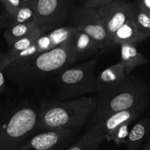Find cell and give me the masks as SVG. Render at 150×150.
Wrapping results in <instances>:
<instances>
[{"label":"cell","instance_id":"cell-14","mask_svg":"<svg viewBox=\"0 0 150 150\" xmlns=\"http://www.w3.org/2000/svg\"><path fill=\"white\" fill-rule=\"evenodd\" d=\"M73 47L76 61L92 57L100 53L96 42L87 34L80 31L76 30L73 35Z\"/></svg>","mask_w":150,"mask_h":150},{"label":"cell","instance_id":"cell-1","mask_svg":"<svg viewBox=\"0 0 150 150\" xmlns=\"http://www.w3.org/2000/svg\"><path fill=\"white\" fill-rule=\"evenodd\" d=\"M76 62L73 35L50 51L10 62L4 66V74L6 81L14 84L21 92L39 94L49 88L62 71Z\"/></svg>","mask_w":150,"mask_h":150},{"label":"cell","instance_id":"cell-5","mask_svg":"<svg viewBox=\"0 0 150 150\" xmlns=\"http://www.w3.org/2000/svg\"><path fill=\"white\" fill-rule=\"evenodd\" d=\"M96 63L97 60L93 59L62 71L56 79V99L65 101L95 93L96 76L94 71Z\"/></svg>","mask_w":150,"mask_h":150},{"label":"cell","instance_id":"cell-4","mask_svg":"<svg viewBox=\"0 0 150 150\" xmlns=\"http://www.w3.org/2000/svg\"><path fill=\"white\" fill-rule=\"evenodd\" d=\"M94 99L95 110L89 124L115 112L149 104V85L144 79L128 75L117 88L104 94L96 95Z\"/></svg>","mask_w":150,"mask_h":150},{"label":"cell","instance_id":"cell-3","mask_svg":"<svg viewBox=\"0 0 150 150\" xmlns=\"http://www.w3.org/2000/svg\"><path fill=\"white\" fill-rule=\"evenodd\" d=\"M39 103V129H70L77 132L89 121L95 110L93 97L65 101L43 97Z\"/></svg>","mask_w":150,"mask_h":150},{"label":"cell","instance_id":"cell-28","mask_svg":"<svg viewBox=\"0 0 150 150\" xmlns=\"http://www.w3.org/2000/svg\"><path fill=\"white\" fill-rule=\"evenodd\" d=\"M142 150H150V141H149V139H148L147 141H146V144H144V146Z\"/></svg>","mask_w":150,"mask_h":150},{"label":"cell","instance_id":"cell-13","mask_svg":"<svg viewBox=\"0 0 150 150\" xmlns=\"http://www.w3.org/2000/svg\"><path fill=\"white\" fill-rule=\"evenodd\" d=\"M120 46V63L126 75H129L139 66L146 64V57L138 51L136 44L125 43Z\"/></svg>","mask_w":150,"mask_h":150},{"label":"cell","instance_id":"cell-10","mask_svg":"<svg viewBox=\"0 0 150 150\" xmlns=\"http://www.w3.org/2000/svg\"><path fill=\"white\" fill-rule=\"evenodd\" d=\"M76 29L73 26H63L52 29L40 35L32 45L12 57L11 60L22 57H32L50 51L70 39Z\"/></svg>","mask_w":150,"mask_h":150},{"label":"cell","instance_id":"cell-26","mask_svg":"<svg viewBox=\"0 0 150 150\" xmlns=\"http://www.w3.org/2000/svg\"><path fill=\"white\" fill-rule=\"evenodd\" d=\"M136 7L139 10L150 13V0H138Z\"/></svg>","mask_w":150,"mask_h":150},{"label":"cell","instance_id":"cell-24","mask_svg":"<svg viewBox=\"0 0 150 150\" xmlns=\"http://www.w3.org/2000/svg\"><path fill=\"white\" fill-rule=\"evenodd\" d=\"M115 0H86L83 5L92 8H98Z\"/></svg>","mask_w":150,"mask_h":150},{"label":"cell","instance_id":"cell-20","mask_svg":"<svg viewBox=\"0 0 150 150\" xmlns=\"http://www.w3.org/2000/svg\"><path fill=\"white\" fill-rule=\"evenodd\" d=\"M38 26L39 25L37 23H24L18 24L6 28L3 36L6 40L8 49L17 40L27 35Z\"/></svg>","mask_w":150,"mask_h":150},{"label":"cell","instance_id":"cell-27","mask_svg":"<svg viewBox=\"0 0 150 150\" xmlns=\"http://www.w3.org/2000/svg\"><path fill=\"white\" fill-rule=\"evenodd\" d=\"M35 0H21L22 6H32L34 8H35Z\"/></svg>","mask_w":150,"mask_h":150},{"label":"cell","instance_id":"cell-18","mask_svg":"<svg viewBox=\"0 0 150 150\" xmlns=\"http://www.w3.org/2000/svg\"><path fill=\"white\" fill-rule=\"evenodd\" d=\"M48 30L46 28H43L42 26H39L37 27L35 30L31 32L30 33L28 34L26 36L17 40L10 48L8 49V51L7 53H4L2 59V63L4 65V66L10 63L12 57L16 54L19 53L20 51H23L28 47L30 46L40 35L48 32Z\"/></svg>","mask_w":150,"mask_h":150},{"label":"cell","instance_id":"cell-12","mask_svg":"<svg viewBox=\"0 0 150 150\" xmlns=\"http://www.w3.org/2000/svg\"><path fill=\"white\" fill-rule=\"evenodd\" d=\"M122 66L119 63L107 68L98 76L95 81V93L96 95H101L112 91L122 83L127 76Z\"/></svg>","mask_w":150,"mask_h":150},{"label":"cell","instance_id":"cell-11","mask_svg":"<svg viewBox=\"0 0 150 150\" xmlns=\"http://www.w3.org/2000/svg\"><path fill=\"white\" fill-rule=\"evenodd\" d=\"M149 104H142L127 110H120L114 113L108 115L94 123L89 124V126H95L105 135V138L107 135L111 134L119 126L124 123L133 124L144 113L146 109L149 107Z\"/></svg>","mask_w":150,"mask_h":150},{"label":"cell","instance_id":"cell-2","mask_svg":"<svg viewBox=\"0 0 150 150\" xmlns=\"http://www.w3.org/2000/svg\"><path fill=\"white\" fill-rule=\"evenodd\" d=\"M39 132V103L21 94L0 95V150H16Z\"/></svg>","mask_w":150,"mask_h":150},{"label":"cell","instance_id":"cell-7","mask_svg":"<svg viewBox=\"0 0 150 150\" xmlns=\"http://www.w3.org/2000/svg\"><path fill=\"white\" fill-rule=\"evenodd\" d=\"M76 132L70 129L40 131L16 150H64L75 139Z\"/></svg>","mask_w":150,"mask_h":150},{"label":"cell","instance_id":"cell-29","mask_svg":"<svg viewBox=\"0 0 150 150\" xmlns=\"http://www.w3.org/2000/svg\"><path fill=\"white\" fill-rule=\"evenodd\" d=\"M0 28H2V24H1V19H0Z\"/></svg>","mask_w":150,"mask_h":150},{"label":"cell","instance_id":"cell-25","mask_svg":"<svg viewBox=\"0 0 150 150\" xmlns=\"http://www.w3.org/2000/svg\"><path fill=\"white\" fill-rule=\"evenodd\" d=\"M4 65L2 61H0V95L6 92L7 89V83H6L5 76L4 74Z\"/></svg>","mask_w":150,"mask_h":150},{"label":"cell","instance_id":"cell-9","mask_svg":"<svg viewBox=\"0 0 150 150\" xmlns=\"http://www.w3.org/2000/svg\"><path fill=\"white\" fill-rule=\"evenodd\" d=\"M69 0H35L37 24L48 30L57 28L68 16Z\"/></svg>","mask_w":150,"mask_h":150},{"label":"cell","instance_id":"cell-22","mask_svg":"<svg viewBox=\"0 0 150 150\" xmlns=\"http://www.w3.org/2000/svg\"><path fill=\"white\" fill-rule=\"evenodd\" d=\"M131 124L130 123H124L119 126L117 129H114L111 134L107 135L105 137V139L110 141H114L117 144H124L126 138L130 131V125Z\"/></svg>","mask_w":150,"mask_h":150},{"label":"cell","instance_id":"cell-16","mask_svg":"<svg viewBox=\"0 0 150 150\" xmlns=\"http://www.w3.org/2000/svg\"><path fill=\"white\" fill-rule=\"evenodd\" d=\"M148 39L141 33L133 22V19L127 21L115 32L112 38L114 47L125 43H137Z\"/></svg>","mask_w":150,"mask_h":150},{"label":"cell","instance_id":"cell-8","mask_svg":"<svg viewBox=\"0 0 150 150\" xmlns=\"http://www.w3.org/2000/svg\"><path fill=\"white\" fill-rule=\"evenodd\" d=\"M95 9L112 41L116 31L127 21L133 19L136 5L126 0H115Z\"/></svg>","mask_w":150,"mask_h":150},{"label":"cell","instance_id":"cell-6","mask_svg":"<svg viewBox=\"0 0 150 150\" xmlns=\"http://www.w3.org/2000/svg\"><path fill=\"white\" fill-rule=\"evenodd\" d=\"M72 26L77 31L87 34L96 42L101 53L106 52L114 46L95 8L83 5L72 14Z\"/></svg>","mask_w":150,"mask_h":150},{"label":"cell","instance_id":"cell-21","mask_svg":"<svg viewBox=\"0 0 150 150\" xmlns=\"http://www.w3.org/2000/svg\"><path fill=\"white\" fill-rule=\"evenodd\" d=\"M133 20L139 32L149 38L150 35V13L139 10L136 7Z\"/></svg>","mask_w":150,"mask_h":150},{"label":"cell","instance_id":"cell-15","mask_svg":"<svg viewBox=\"0 0 150 150\" xmlns=\"http://www.w3.org/2000/svg\"><path fill=\"white\" fill-rule=\"evenodd\" d=\"M150 121L149 117L138 119L134 124L125 141L124 144L128 150H139L142 147L144 140L149 135Z\"/></svg>","mask_w":150,"mask_h":150},{"label":"cell","instance_id":"cell-19","mask_svg":"<svg viewBox=\"0 0 150 150\" xmlns=\"http://www.w3.org/2000/svg\"><path fill=\"white\" fill-rule=\"evenodd\" d=\"M0 19L2 28H7L18 24L37 23L35 8L32 6H21L13 14H8L5 12L0 16Z\"/></svg>","mask_w":150,"mask_h":150},{"label":"cell","instance_id":"cell-17","mask_svg":"<svg viewBox=\"0 0 150 150\" xmlns=\"http://www.w3.org/2000/svg\"><path fill=\"white\" fill-rule=\"evenodd\" d=\"M105 139V135L95 126H89L86 132L64 150H96Z\"/></svg>","mask_w":150,"mask_h":150},{"label":"cell","instance_id":"cell-23","mask_svg":"<svg viewBox=\"0 0 150 150\" xmlns=\"http://www.w3.org/2000/svg\"><path fill=\"white\" fill-rule=\"evenodd\" d=\"M6 9V13L13 14L22 6L21 0H0Z\"/></svg>","mask_w":150,"mask_h":150}]
</instances>
